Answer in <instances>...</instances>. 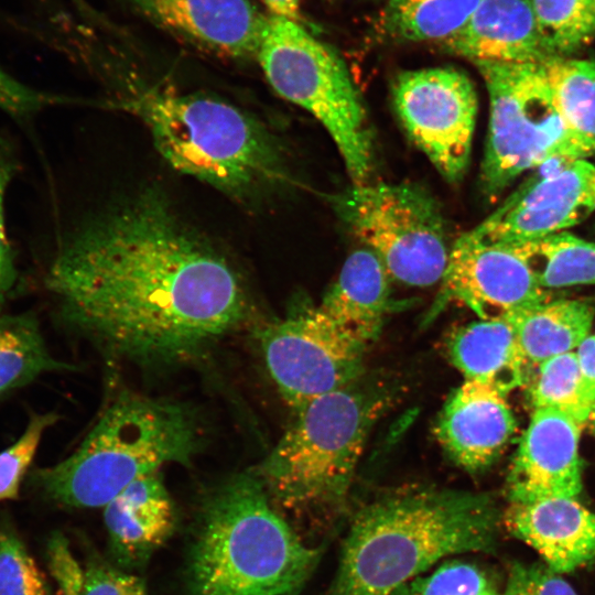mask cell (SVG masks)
<instances>
[{
    "instance_id": "21",
    "label": "cell",
    "mask_w": 595,
    "mask_h": 595,
    "mask_svg": "<svg viewBox=\"0 0 595 595\" xmlns=\"http://www.w3.org/2000/svg\"><path fill=\"white\" fill-rule=\"evenodd\" d=\"M447 350L465 380L490 385L505 394L527 383L531 370L508 320L478 318L462 326L450 337Z\"/></svg>"
},
{
    "instance_id": "29",
    "label": "cell",
    "mask_w": 595,
    "mask_h": 595,
    "mask_svg": "<svg viewBox=\"0 0 595 595\" xmlns=\"http://www.w3.org/2000/svg\"><path fill=\"white\" fill-rule=\"evenodd\" d=\"M0 595H52L45 575L6 518L0 522Z\"/></svg>"
},
{
    "instance_id": "25",
    "label": "cell",
    "mask_w": 595,
    "mask_h": 595,
    "mask_svg": "<svg viewBox=\"0 0 595 595\" xmlns=\"http://www.w3.org/2000/svg\"><path fill=\"white\" fill-rule=\"evenodd\" d=\"M506 246L524 261L547 290L595 285V241L565 230Z\"/></svg>"
},
{
    "instance_id": "27",
    "label": "cell",
    "mask_w": 595,
    "mask_h": 595,
    "mask_svg": "<svg viewBox=\"0 0 595 595\" xmlns=\"http://www.w3.org/2000/svg\"><path fill=\"white\" fill-rule=\"evenodd\" d=\"M527 383L533 409L564 412L584 425L595 405V394L587 387L575 355L569 351L531 368Z\"/></svg>"
},
{
    "instance_id": "34",
    "label": "cell",
    "mask_w": 595,
    "mask_h": 595,
    "mask_svg": "<svg viewBox=\"0 0 595 595\" xmlns=\"http://www.w3.org/2000/svg\"><path fill=\"white\" fill-rule=\"evenodd\" d=\"M83 573L80 595H150L137 575L97 559H90Z\"/></svg>"
},
{
    "instance_id": "23",
    "label": "cell",
    "mask_w": 595,
    "mask_h": 595,
    "mask_svg": "<svg viewBox=\"0 0 595 595\" xmlns=\"http://www.w3.org/2000/svg\"><path fill=\"white\" fill-rule=\"evenodd\" d=\"M544 71L577 159L595 153V61L552 57Z\"/></svg>"
},
{
    "instance_id": "16",
    "label": "cell",
    "mask_w": 595,
    "mask_h": 595,
    "mask_svg": "<svg viewBox=\"0 0 595 595\" xmlns=\"http://www.w3.org/2000/svg\"><path fill=\"white\" fill-rule=\"evenodd\" d=\"M516 426L507 394L490 385L464 380L440 412L435 434L457 466L478 472L497 459Z\"/></svg>"
},
{
    "instance_id": "8",
    "label": "cell",
    "mask_w": 595,
    "mask_h": 595,
    "mask_svg": "<svg viewBox=\"0 0 595 595\" xmlns=\"http://www.w3.org/2000/svg\"><path fill=\"white\" fill-rule=\"evenodd\" d=\"M489 97L480 190L498 198L523 172L580 160L554 106L543 64L474 61Z\"/></svg>"
},
{
    "instance_id": "15",
    "label": "cell",
    "mask_w": 595,
    "mask_h": 595,
    "mask_svg": "<svg viewBox=\"0 0 595 595\" xmlns=\"http://www.w3.org/2000/svg\"><path fill=\"white\" fill-rule=\"evenodd\" d=\"M158 26L218 56L256 57L268 25L252 0H130Z\"/></svg>"
},
{
    "instance_id": "32",
    "label": "cell",
    "mask_w": 595,
    "mask_h": 595,
    "mask_svg": "<svg viewBox=\"0 0 595 595\" xmlns=\"http://www.w3.org/2000/svg\"><path fill=\"white\" fill-rule=\"evenodd\" d=\"M17 171L11 142L0 133V314L19 281L14 253L6 228L4 202L8 186Z\"/></svg>"
},
{
    "instance_id": "4",
    "label": "cell",
    "mask_w": 595,
    "mask_h": 595,
    "mask_svg": "<svg viewBox=\"0 0 595 595\" xmlns=\"http://www.w3.org/2000/svg\"><path fill=\"white\" fill-rule=\"evenodd\" d=\"M138 118L177 172L250 204L288 178L277 138L251 113L201 93L141 89L115 101Z\"/></svg>"
},
{
    "instance_id": "5",
    "label": "cell",
    "mask_w": 595,
    "mask_h": 595,
    "mask_svg": "<svg viewBox=\"0 0 595 595\" xmlns=\"http://www.w3.org/2000/svg\"><path fill=\"white\" fill-rule=\"evenodd\" d=\"M202 436L190 405L120 391L77 450L55 465L33 470L30 482L57 504L105 507L131 483L165 464L191 465Z\"/></svg>"
},
{
    "instance_id": "36",
    "label": "cell",
    "mask_w": 595,
    "mask_h": 595,
    "mask_svg": "<svg viewBox=\"0 0 595 595\" xmlns=\"http://www.w3.org/2000/svg\"><path fill=\"white\" fill-rule=\"evenodd\" d=\"M52 102H55V99L29 88L0 68V108L2 110L15 118H26Z\"/></svg>"
},
{
    "instance_id": "33",
    "label": "cell",
    "mask_w": 595,
    "mask_h": 595,
    "mask_svg": "<svg viewBox=\"0 0 595 595\" xmlns=\"http://www.w3.org/2000/svg\"><path fill=\"white\" fill-rule=\"evenodd\" d=\"M500 595H577L561 576L543 564L515 562Z\"/></svg>"
},
{
    "instance_id": "14",
    "label": "cell",
    "mask_w": 595,
    "mask_h": 595,
    "mask_svg": "<svg viewBox=\"0 0 595 595\" xmlns=\"http://www.w3.org/2000/svg\"><path fill=\"white\" fill-rule=\"evenodd\" d=\"M584 426L564 412L533 409L507 477L510 502L580 496V440Z\"/></svg>"
},
{
    "instance_id": "2",
    "label": "cell",
    "mask_w": 595,
    "mask_h": 595,
    "mask_svg": "<svg viewBox=\"0 0 595 595\" xmlns=\"http://www.w3.org/2000/svg\"><path fill=\"white\" fill-rule=\"evenodd\" d=\"M498 523L484 494L431 487L385 494L354 515L325 595H393L440 560L491 552Z\"/></svg>"
},
{
    "instance_id": "10",
    "label": "cell",
    "mask_w": 595,
    "mask_h": 595,
    "mask_svg": "<svg viewBox=\"0 0 595 595\" xmlns=\"http://www.w3.org/2000/svg\"><path fill=\"white\" fill-rule=\"evenodd\" d=\"M266 367L294 410L357 381L367 344L331 321L318 306H295L258 335Z\"/></svg>"
},
{
    "instance_id": "9",
    "label": "cell",
    "mask_w": 595,
    "mask_h": 595,
    "mask_svg": "<svg viewBox=\"0 0 595 595\" xmlns=\"http://www.w3.org/2000/svg\"><path fill=\"white\" fill-rule=\"evenodd\" d=\"M331 204L391 278L411 286L441 282L453 244L440 206L425 190L412 183L353 184Z\"/></svg>"
},
{
    "instance_id": "30",
    "label": "cell",
    "mask_w": 595,
    "mask_h": 595,
    "mask_svg": "<svg viewBox=\"0 0 595 595\" xmlns=\"http://www.w3.org/2000/svg\"><path fill=\"white\" fill-rule=\"evenodd\" d=\"M393 595H500L478 566L447 561L401 586Z\"/></svg>"
},
{
    "instance_id": "26",
    "label": "cell",
    "mask_w": 595,
    "mask_h": 595,
    "mask_svg": "<svg viewBox=\"0 0 595 595\" xmlns=\"http://www.w3.org/2000/svg\"><path fill=\"white\" fill-rule=\"evenodd\" d=\"M482 0H388L378 31L392 42H436L457 33Z\"/></svg>"
},
{
    "instance_id": "37",
    "label": "cell",
    "mask_w": 595,
    "mask_h": 595,
    "mask_svg": "<svg viewBox=\"0 0 595 595\" xmlns=\"http://www.w3.org/2000/svg\"><path fill=\"white\" fill-rule=\"evenodd\" d=\"M574 351L582 376L595 394V334H589Z\"/></svg>"
},
{
    "instance_id": "38",
    "label": "cell",
    "mask_w": 595,
    "mask_h": 595,
    "mask_svg": "<svg viewBox=\"0 0 595 595\" xmlns=\"http://www.w3.org/2000/svg\"><path fill=\"white\" fill-rule=\"evenodd\" d=\"M270 10L271 14L298 21L301 0H260Z\"/></svg>"
},
{
    "instance_id": "7",
    "label": "cell",
    "mask_w": 595,
    "mask_h": 595,
    "mask_svg": "<svg viewBox=\"0 0 595 595\" xmlns=\"http://www.w3.org/2000/svg\"><path fill=\"white\" fill-rule=\"evenodd\" d=\"M256 58L273 90L326 129L353 184L367 183L374 163L372 132L338 53L298 21L270 13Z\"/></svg>"
},
{
    "instance_id": "19",
    "label": "cell",
    "mask_w": 595,
    "mask_h": 595,
    "mask_svg": "<svg viewBox=\"0 0 595 595\" xmlns=\"http://www.w3.org/2000/svg\"><path fill=\"white\" fill-rule=\"evenodd\" d=\"M104 521L117 564H144L175 527V508L160 473L127 486L104 507Z\"/></svg>"
},
{
    "instance_id": "22",
    "label": "cell",
    "mask_w": 595,
    "mask_h": 595,
    "mask_svg": "<svg viewBox=\"0 0 595 595\" xmlns=\"http://www.w3.org/2000/svg\"><path fill=\"white\" fill-rule=\"evenodd\" d=\"M595 307L586 300L550 299L511 320L530 368L574 351L591 334Z\"/></svg>"
},
{
    "instance_id": "1",
    "label": "cell",
    "mask_w": 595,
    "mask_h": 595,
    "mask_svg": "<svg viewBox=\"0 0 595 595\" xmlns=\"http://www.w3.org/2000/svg\"><path fill=\"white\" fill-rule=\"evenodd\" d=\"M45 284L65 327L144 367L198 357L241 328L252 310L232 262L156 190L76 227Z\"/></svg>"
},
{
    "instance_id": "24",
    "label": "cell",
    "mask_w": 595,
    "mask_h": 595,
    "mask_svg": "<svg viewBox=\"0 0 595 595\" xmlns=\"http://www.w3.org/2000/svg\"><path fill=\"white\" fill-rule=\"evenodd\" d=\"M76 370L54 358L33 312L0 314V399L52 371Z\"/></svg>"
},
{
    "instance_id": "13",
    "label": "cell",
    "mask_w": 595,
    "mask_h": 595,
    "mask_svg": "<svg viewBox=\"0 0 595 595\" xmlns=\"http://www.w3.org/2000/svg\"><path fill=\"white\" fill-rule=\"evenodd\" d=\"M440 283L439 305L456 301L483 320L511 321L553 298L508 246L478 240L468 231L453 242Z\"/></svg>"
},
{
    "instance_id": "12",
    "label": "cell",
    "mask_w": 595,
    "mask_h": 595,
    "mask_svg": "<svg viewBox=\"0 0 595 595\" xmlns=\"http://www.w3.org/2000/svg\"><path fill=\"white\" fill-rule=\"evenodd\" d=\"M512 192L468 232L510 245L565 231L595 213V164L587 159L552 163Z\"/></svg>"
},
{
    "instance_id": "35",
    "label": "cell",
    "mask_w": 595,
    "mask_h": 595,
    "mask_svg": "<svg viewBox=\"0 0 595 595\" xmlns=\"http://www.w3.org/2000/svg\"><path fill=\"white\" fill-rule=\"evenodd\" d=\"M46 554L50 571L60 586L61 595H80L84 573L61 532H54L50 537Z\"/></svg>"
},
{
    "instance_id": "3",
    "label": "cell",
    "mask_w": 595,
    "mask_h": 595,
    "mask_svg": "<svg viewBox=\"0 0 595 595\" xmlns=\"http://www.w3.org/2000/svg\"><path fill=\"white\" fill-rule=\"evenodd\" d=\"M271 501L257 470L207 491L188 552L191 595H295L304 586L320 552Z\"/></svg>"
},
{
    "instance_id": "18",
    "label": "cell",
    "mask_w": 595,
    "mask_h": 595,
    "mask_svg": "<svg viewBox=\"0 0 595 595\" xmlns=\"http://www.w3.org/2000/svg\"><path fill=\"white\" fill-rule=\"evenodd\" d=\"M439 46L472 62L544 64L552 58L541 41L530 0H482L466 24Z\"/></svg>"
},
{
    "instance_id": "11",
    "label": "cell",
    "mask_w": 595,
    "mask_h": 595,
    "mask_svg": "<svg viewBox=\"0 0 595 595\" xmlns=\"http://www.w3.org/2000/svg\"><path fill=\"white\" fill-rule=\"evenodd\" d=\"M398 118L411 141L450 183L466 173L477 95L469 77L453 67L400 73L392 84Z\"/></svg>"
},
{
    "instance_id": "20",
    "label": "cell",
    "mask_w": 595,
    "mask_h": 595,
    "mask_svg": "<svg viewBox=\"0 0 595 595\" xmlns=\"http://www.w3.org/2000/svg\"><path fill=\"white\" fill-rule=\"evenodd\" d=\"M389 278L372 251L355 250L317 306L336 325L368 345L380 333L392 304Z\"/></svg>"
},
{
    "instance_id": "17",
    "label": "cell",
    "mask_w": 595,
    "mask_h": 595,
    "mask_svg": "<svg viewBox=\"0 0 595 595\" xmlns=\"http://www.w3.org/2000/svg\"><path fill=\"white\" fill-rule=\"evenodd\" d=\"M509 533L526 542L555 573H570L595 556V512L577 498L510 502L502 516Z\"/></svg>"
},
{
    "instance_id": "6",
    "label": "cell",
    "mask_w": 595,
    "mask_h": 595,
    "mask_svg": "<svg viewBox=\"0 0 595 595\" xmlns=\"http://www.w3.org/2000/svg\"><path fill=\"white\" fill-rule=\"evenodd\" d=\"M387 401L383 390L358 379L295 410V420L257 469L270 498L289 508L340 504Z\"/></svg>"
},
{
    "instance_id": "31",
    "label": "cell",
    "mask_w": 595,
    "mask_h": 595,
    "mask_svg": "<svg viewBox=\"0 0 595 595\" xmlns=\"http://www.w3.org/2000/svg\"><path fill=\"white\" fill-rule=\"evenodd\" d=\"M58 421L55 412H30L22 434L0 452V501L15 499L45 431Z\"/></svg>"
},
{
    "instance_id": "28",
    "label": "cell",
    "mask_w": 595,
    "mask_h": 595,
    "mask_svg": "<svg viewBox=\"0 0 595 595\" xmlns=\"http://www.w3.org/2000/svg\"><path fill=\"white\" fill-rule=\"evenodd\" d=\"M538 32L551 57H569L595 36V0H531Z\"/></svg>"
},
{
    "instance_id": "39",
    "label": "cell",
    "mask_w": 595,
    "mask_h": 595,
    "mask_svg": "<svg viewBox=\"0 0 595 595\" xmlns=\"http://www.w3.org/2000/svg\"><path fill=\"white\" fill-rule=\"evenodd\" d=\"M588 423L591 424L593 431L595 432V405H594V408L592 410V413L589 415Z\"/></svg>"
}]
</instances>
